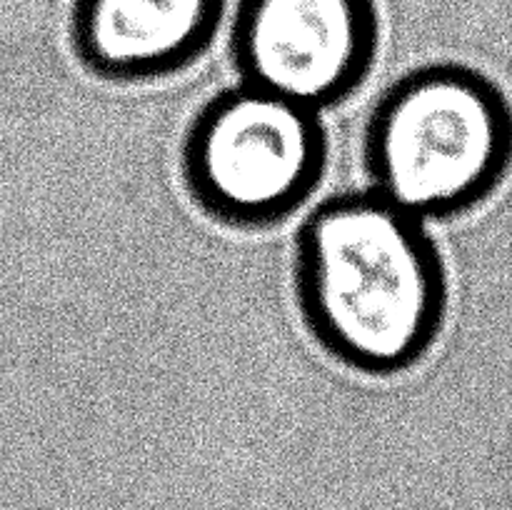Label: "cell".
<instances>
[{
  "mask_svg": "<svg viewBox=\"0 0 512 510\" xmlns=\"http://www.w3.org/2000/svg\"><path fill=\"white\" fill-rule=\"evenodd\" d=\"M295 295L325 353L365 375L418 365L448 313L445 265L425 220L375 190L335 195L305 218Z\"/></svg>",
  "mask_w": 512,
  "mask_h": 510,
  "instance_id": "1",
  "label": "cell"
},
{
  "mask_svg": "<svg viewBox=\"0 0 512 510\" xmlns=\"http://www.w3.org/2000/svg\"><path fill=\"white\" fill-rule=\"evenodd\" d=\"M370 190L420 220L478 208L512 165V108L475 68L438 63L395 80L363 140Z\"/></svg>",
  "mask_w": 512,
  "mask_h": 510,
  "instance_id": "2",
  "label": "cell"
},
{
  "mask_svg": "<svg viewBox=\"0 0 512 510\" xmlns=\"http://www.w3.org/2000/svg\"><path fill=\"white\" fill-rule=\"evenodd\" d=\"M325 160L320 110L240 80L195 115L180 168L203 213L255 230L290 218L320 185Z\"/></svg>",
  "mask_w": 512,
  "mask_h": 510,
  "instance_id": "3",
  "label": "cell"
},
{
  "mask_svg": "<svg viewBox=\"0 0 512 510\" xmlns=\"http://www.w3.org/2000/svg\"><path fill=\"white\" fill-rule=\"evenodd\" d=\"M375 0H240L230 50L240 80L323 113L375 63Z\"/></svg>",
  "mask_w": 512,
  "mask_h": 510,
  "instance_id": "4",
  "label": "cell"
},
{
  "mask_svg": "<svg viewBox=\"0 0 512 510\" xmlns=\"http://www.w3.org/2000/svg\"><path fill=\"white\" fill-rule=\"evenodd\" d=\"M225 0H73L80 63L108 80H153L188 68L213 40Z\"/></svg>",
  "mask_w": 512,
  "mask_h": 510,
  "instance_id": "5",
  "label": "cell"
}]
</instances>
